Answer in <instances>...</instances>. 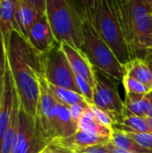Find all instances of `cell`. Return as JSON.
<instances>
[{"label": "cell", "mask_w": 152, "mask_h": 153, "mask_svg": "<svg viewBox=\"0 0 152 153\" xmlns=\"http://www.w3.org/2000/svg\"><path fill=\"white\" fill-rule=\"evenodd\" d=\"M73 153H110L108 150L106 144H99V145H93L79 150L73 151Z\"/></svg>", "instance_id": "obj_26"}, {"label": "cell", "mask_w": 152, "mask_h": 153, "mask_svg": "<svg viewBox=\"0 0 152 153\" xmlns=\"http://www.w3.org/2000/svg\"><path fill=\"white\" fill-rule=\"evenodd\" d=\"M106 146H107L108 150L109 151L110 153H132L129 152H126V151H124V150H121V149L116 147L113 143H111V142L108 143H107Z\"/></svg>", "instance_id": "obj_30"}, {"label": "cell", "mask_w": 152, "mask_h": 153, "mask_svg": "<svg viewBox=\"0 0 152 153\" xmlns=\"http://www.w3.org/2000/svg\"><path fill=\"white\" fill-rule=\"evenodd\" d=\"M60 46L75 75L82 77L94 89L95 82L93 66L84 53L80 48H77L76 47L68 43H61Z\"/></svg>", "instance_id": "obj_10"}, {"label": "cell", "mask_w": 152, "mask_h": 153, "mask_svg": "<svg viewBox=\"0 0 152 153\" xmlns=\"http://www.w3.org/2000/svg\"><path fill=\"white\" fill-rule=\"evenodd\" d=\"M147 121H148V124H149L151 132L152 133V118H148V117H147Z\"/></svg>", "instance_id": "obj_34"}, {"label": "cell", "mask_w": 152, "mask_h": 153, "mask_svg": "<svg viewBox=\"0 0 152 153\" xmlns=\"http://www.w3.org/2000/svg\"><path fill=\"white\" fill-rule=\"evenodd\" d=\"M40 153H73L72 151L59 147L55 144H49L47 145L45 150H43Z\"/></svg>", "instance_id": "obj_28"}, {"label": "cell", "mask_w": 152, "mask_h": 153, "mask_svg": "<svg viewBox=\"0 0 152 153\" xmlns=\"http://www.w3.org/2000/svg\"><path fill=\"white\" fill-rule=\"evenodd\" d=\"M93 72L95 82L93 104L108 112L115 123L121 124L125 117V102L118 91L120 81L98 68L93 67Z\"/></svg>", "instance_id": "obj_6"}, {"label": "cell", "mask_w": 152, "mask_h": 153, "mask_svg": "<svg viewBox=\"0 0 152 153\" xmlns=\"http://www.w3.org/2000/svg\"><path fill=\"white\" fill-rule=\"evenodd\" d=\"M2 74H0V102H1V98H2V86H3Z\"/></svg>", "instance_id": "obj_32"}, {"label": "cell", "mask_w": 152, "mask_h": 153, "mask_svg": "<svg viewBox=\"0 0 152 153\" xmlns=\"http://www.w3.org/2000/svg\"><path fill=\"white\" fill-rule=\"evenodd\" d=\"M147 61H148V64H149V65H150V67H151V69L152 71V60H147Z\"/></svg>", "instance_id": "obj_35"}, {"label": "cell", "mask_w": 152, "mask_h": 153, "mask_svg": "<svg viewBox=\"0 0 152 153\" xmlns=\"http://www.w3.org/2000/svg\"><path fill=\"white\" fill-rule=\"evenodd\" d=\"M112 129H116L125 133H151L147 117L133 115L125 108V117L121 124L115 123Z\"/></svg>", "instance_id": "obj_15"}, {"label": "cell", "mask_w": 152, "mask_h": 153, "mask_svg": "<svg viewBox=\"0 0 152 153\" xmlns=\"http://www.w3.org/2000/svg\"><path fill=\"white\" fill-rule=\"evenodd\" d=\"M47 145L37 117L29 115L21 107L12 153H40Z\"/></svg>", "instance_id": "obj_8"}, {"label": "cell", "mask_w": 152, "mask_h": 153, "mask_svg": "<svg viewBox=\"0 0 152 153\" xmlns=\"http://www.w3.org/2000/svg\"><path fill=\"white\" fill-rule=\"evenodd\" d=\"M16 22L22 36L27 39L31 26L44 14L26 0H16Z\"/></svg>", "instance_id": "obj_13"}, {"label": "cell", "mask_w": 152, "mask_h": 153, "mask_svg": "<svg viewBox=\"0 0 152 153\" xmlns=\"http://www.w3.org/2000/svg\"><path fill=\"white\" fill-rule=\"evenodd\" d=\"M90 108L91 112L93 113V115L95 116L96 119L100 124H102L103 126H106L108 127L112 128V126L115 123V120L108 112L99 108L98 106H96L94 104H90Z\"/></svg>", "instance_id": "obj_22"}, {"label": "cell", "mask_w": 152, "mask_h": 153, "mask_svg": "<svg viewBox=\"0 0 152 153\" xmlns=\"http://www.w3.org/2000/svg\"><path fill=\"white\" fill-rule=\"evenodd\" d=\"M149 96H150V98H151V108H150V111H149V113H148V118H152V91H151L150 92H149Z\"/></svg>", "instance_id": "obj_31"}, {"label": "cell", "mask_w": 152, "mask_h": 153, "mask_svg": "<svg viewBox=\"0 0 152 153\" xmlns=\"http://www.w3.org/2000/svg\"><path fill=\"white\" fill-rule=\"evenodd\" d=\"M76 81H77L78 87L81 91V93L85 99V100L90 104H93V96H94L93 87L81 76L76 75Z\"/></svg>", "instance_id": "obj_23"}, {"label": "cell", "mask_w": 152, "mask_h": 153, "mask_svg": "<svg viewBox=\"0 0 152 153\" xmlns=\"http://www.w3.org/2000/svg\"><path fill=\"white\" fill-rule=\"evenodd\" d=\"M68 108H69V111H70L73 120L78 124L81 118L82 117V116L84 115V113L90 108V103H88L87 101H82L74 105H72Z\"/></svg>", "instance_id": "obj_25"}, {"label": "cell", "mask_w": 152, "mask_h": 153, "mask_svg": "<svg viewBox=\"0 0 152 153\" xmlns=\"http://www.w3.org/2000/svg\"><path fill=\"white\" fill-rule=\"evenodd\" d=\"M78 3L85 19L93 25L99 0H78Z\"/></svg>", "instance_id": "obj_21"}, {"label": "cell", "mask_w": 152, "mask_h": 153, "mask_svg": "<svg viewBox=\"0 0 152 153\" xmlns=\"http://www.w3.org/2000/svg\"><path fill=\"white\" fill-rule=\"evenodd\" d=\"M122 83L124 85L126 94H135V95H143L144 96V95L148 94L151 91H152L145 84L138 82L137 80L130 77L128 75H125V77L123 78Z\"/></svg>", "instance_id": "obj_20"}, {"label": "cell", "mask_w": 152, "mask_h": 153, "mask_svg": "<svg viewBox=\"0 0 152 153\" xmlns=\"http://www.w3.org/2000/svg\"><path fill=\"white\" fill-rule=\"evenodd\" d=\"M6 61V46L0 30V74H3Z\"/></svg>", "instance_id": "obj_27"}, {"label": "cell", "mask_w": 152, "mask_h": 153, "mask_svg": "<svg viewBox=\"0 0 152 153\" xmlns=\"http://www.w3.org/2000/svg\"><path fill=\"white\" fill-rule=\"evenodd\" d=\"M93 26L124 66L133 59L116 0H99Z\"/></svg>", "instance_id": "obj_4"}, {"label": "cell", "mask_w": 152, "mask_h": 153, "mask_svg": "<svg viewBox=\"0 0 152 153\" xmlns=\"http://www.w3.org/2000/svg\"><path fill=\"white\" fill-rule=\"evenodd\" d=\"M27 40L30 45L41 54L49 51L59 44L53 33L46 14H42L38 21L31 26Z\"/></svg>", "instance_id": "obj_9"}, {"label": "cell", "mask_w": 152, "mask_h": 153, "mask_svg": "<svg viewBox=\"0 0 152 153\" xmlns=\"http://www.w3.org/2000/svg\"><path fill=\"white\" fill-rule=\"evenodd\" d=\"M124 102H125V108L133 115L142 117H148V113L151 106V100L149 96V93L140 99H131L125 97Z\"/></svg>", "instance_id": "obj_19"}, {"label": "cell", "mask_w": 152, "mask_h": 153, "mask_svg": "<svg viewBox=\"0 0 152 153\" xmlns=\"http://www.w3.org/2000/svg\"><path fill=\"white\" fill-rule=\"evenodd\" d=\"M124 67L125 75L137 80L152 90V71L146 59L135 57Z\"/></svg>", "instance_id": "obj_14"}, {"label": "cell", "mask_w": 152, "mask_h": 153, "mask_svg": "<svg viewBox=\"0 0 152 153\" xmlns=\"http://www.w3.org/2000/svg\"><path fill=\"white\" fill-rule=\"evenodd\" d=\"M29 4H30L32 6L37 8L41 13H45L46 10V0H26Z\"/></svg>", "instance_id": "obj_29"}, {"label": "cell", "mask_w": 152, "mask_h": 153, "mask_svg": "<svg viewBox=\"0 0 152 153\" xmlns=\"http://www.w3.org/2000/svg\"><path fill=\"white\" fill-rule=\"evenodd\" d=\"M78 129L95 135L107 137H111V134L113 133V129L111 127L103 126L96 119L90 108H89L84 113V115L79 121Z\"/></svg>", "instance_id": "obj_16"}, {"label": "cell", "mask_w": 152, "mask_h": 153, "mask_svg": "<svg viewBox=\"0 0 152 153\" xmlns=\"http://www.w3.org/2000/svg\"><path fill=\"white\" fill-rule=\"evenodd\" d=\"M45 14L56 41L82 46V26L86 20L78 0H46Z\"/></svg>", "instance_id": "obj_3"}, {"label": "cell", "mask_w": 152, "mask_h": 153, "mask_svg": "<svg viewBox=\"0 0 152 153\" xmlns=\"http://www.w3.org/2000/svg\"><path fill=\"white\" fill-rule=\"evenodd\" d=\"M136 143L152 152V133H125Z\"/></svg>", "instance_id": "obj_24"}, {"label": "cell", "mask_w": 152, "mask_h": 153, "mask_svg": "<svg viewBox=\"0 0 152 153\" xmlns=\"http://www.w3.org/2000/svg\"><path fill=\"white\" fill-rule=\"evenodd\" d=\"M42 70L43 75L49 84L69 89L82 95L76 75L60 44L42 54Z\"/></svg>", "instance_id": "obj_7"}, {"label": "cell", "mask_w": 152, "mask_h": 153, "mask_svg": "<svg viewBox=\"0 0 152 153\" xmlns=\"http://www.w3.org/2000/svg\"><path fill=\"white\" fill-rule=\"evenodd\" d=\"M16 0H1L0 3V30L5 46L8 45L13 30L20 31L16 22Z\"/></svg>", "instance_id": "obj_12"}, {"label": "cell", "mask_w": 152, "mask_h": 153, "mask_svg": "<svg viewBox=\"0 0 152 153\" xmlns=\"http://www.w3.org/2000/svg\"><path fill=\"white\" fill-rule=\"evenodd\" d=\"M145 59H147V60H152V48L149 50V52H148Z\"/></svg>", "instance_id": "obj_33"}, {"label": "cell", "mask_w": 152, "mask_h": 153, "mask_svg": "<svg viewBox=\"0 0 152 153\" xmlns=\"http://www.w3.org/2000/svg\"><path fill=\"white\" fill-rule=\"evenodd\" d=\"M133 58H146L152 48V5L145 0H116Z\"/></svg>", "instance_id": "obj_2"}, {"label": "cell", "mask_w": 152, "mask_h": 153, "mask_svg": "<svg viewBox=\"0 0 152 153\" xmlns=\"http://www.w3.org/2000/svg\"><path fill=\"white\" fill-rule=\"evenodd\" d=\"M111 143L116 147L132 153H152L149 150L145 149L138 143H136L132 137H130L125 132L113 129V133L110 137Z\"/></svg>", "instance_id": "obj_17"}, {"label": "cell", "mask_w": 152, "mask_h": 153, "mask_svg": "<svg viewBox=\"0 0 152 153\" xmlns=\"http://www.w3.org/2000/svg\"><path fill=\"white\" fill-rule=\"evenodd\" d=\"M146 2H148L151 5H152V0H145Z\"/></svg>", "instance_id": "obj_36"}, {"label": "cell", "mask_w": 152, "mask_h": 153, "mask_svg": "<svg viewBox=\"0 0 152 153\" xmlns=\"http://www.w3.org/2000/svg\"><path fill=\"white\" fill-rule=\"evenodd\" d=\"M48 87H49L51 93L55 97V99L60 104L65 105L66 107H70L72 105H74V104H77V103H80L82 101H86L82 95H81L72 90L55 86V85H52L49 83H48Z\"/></svg>", "instance_id": "obj_18"}, {"label": "cell", "mask_w": 152, "mask_h": 153, "mask_svg": "<svg viewBox=\"0 0 152 153\" xmlns=\"http://www.w3.org/2000/svg\"><path fill=\"white\" fill-rule=\"evenodd\" d=\"M110 137L107 136H99L95 135L90 133L83 132L82 130H78L75 134L69 137L65 138H59L53 141L50 144H55L59 147L70 150V151H75L93 145H99V144H107L110 143Z\"/></svg>", "instance_id": "obj_11"}, {"label": "cell", "mask_w": 152, "mask_h": 153, "mask_svg": "<svg viewBox=\"0 0 152 153\" xmlns=\"http://www.w3.org/2000/svg\"><path fill=\"white\" fill-rule=\"evenodd\" d=\"M6 60L22 108L36 117L43 74L42 54L35 49L18 30L11 34L6 46Z\"/></svg>", "instance_id": "obj_1"}, {"label": "cell", "mask_w": 152, "mask_h": 153, "mask_svg": "<svg viewBox=\"0 0 152 153\" xmlns=\"http://www.w3.org/2000/svg\"><path fill=\"white\" fill-rule=\"evenodd\" d=\"M0 3H1V0H0Z\"/></svg>", "instance_id": "obj_37"}, {"label": "cell", "mask_w": 152, "mask_h": 153, "mask_svg": "<svg viewBox=\"0 0 152 153\" xmlns=\"http://www.w3.org/2000/svg\"><path fill=\"white\" fill-rule=\"evenodd\" d=\"M82 37L81 50L84 53L91 65L122 82L125 75L124 65L118 61L94 26L87 20L83 22Z\"/></svg>", "instance_id": "obj_5"}]
</instances>
